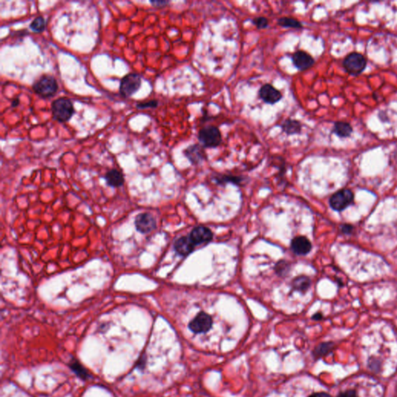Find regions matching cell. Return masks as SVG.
<instances>
[{"mask_svg":"<svg viewBox=\"0 0 397 397\" xmlns=\"http://www.w3.org/2000/svg\"><path fill=\"white\" fill-rule=\"evenodd\" d=\"M33 90L43 99H49L55 96L58 90L56 79L52 75H44L33 84Z\"/></svg>","mask_w":397,"mask_h":397,"instance_id":"cell-1","label":"cell"},{"mask_svg":"<svg viewBox=\"0 0 397 397\" xmlns=\"http://www.w3.org/2000/svg\"><path fill=\"white\" fill-rule=\"evenodd\" d=\"M51 112L55 120L59 123H66L75 113L73 103L67 98H58L51 104Z\"/></svg>","mask_w":397,"mask_h":397,"instance_id":"cell-2","label":"cell"},{"mask_svg":"<svg viewBox=\"0 0 397 397\" xmlns=\"http://www.w3.org/2000/svg\"><path fill=\"white\" fill-rule=\"evenodd\" d=\"M198 142L205 148H217L222 144L223 138L219 128L216 126L208 125L199 130Z\"/></svg>","mask_w":397,"mask_h":397,"instance_id":"cell-3","label":"cell"},{"mask_svg":"<svg viewBox=\"0 0 397 397\" xmlns=\"http://www.w3.org/2000/svg\"><path fill=\"white\" fill-rule=\"evenodd\" d=\"M141 76L137 73L126 75L120 81V94L124 98H130L141 88Z\"/></svg>","mask_w":397,"mask_h":397,"instance_id":"cell-4","label":"cell"},{"mask_svg":"<svg viewBox=\"0 0 397 397\" xmlns=\"http://www.w3.org/2000/svg\"><path fill=\"white\" fill-rule=\"evenodd\" d=\"M343 66L351 75H359L365 70L366 60L361 54L352 53L346 57L343 62Z\"/></svg>","mask_w":397,"mask_h":397,"instance_id":"cell-5","label":"cell"},{"mask_svg":"<svg viewBox=\"0 0 397 397\" xmlns=\"http://www.w3.org/2000/svg\"><path fill=\"white\" fill-rule=\"evenodd\" d=\"M353 198L354 195L350 189H341L331 197L330 206L333 210L341 211L353 203Z\"/></svg>","mask_w":397,"mask_h":397,"instance_id":"cell-6","label":"cell"},{"mask_svg":"<svg viewBox=\"0 0 397 397\" xmlns=\"http://www.w3.org/2000/svg\"><path fill=\"white\" fill-rule=\"evenodd\" d=\"M213 326V319L210 315L202 312L189 323V330L195 333H205L208 332Z\"/></svg>","mask_w":397,"mask_h":397,"instance_id":"cell-7","label":"cell"},{"mask_svg":"<svg viewBox=\"0 0 397 397\" xmlns=\"http://www.w3.org/2000/svg\"><path fill=\"white\" fill-rule=\"evenodd\" d=\"M259 96L265 103L268 105H274L279 103L283 98V94L272 85H263L259 91Z\"/></svg>","mask_w":397,"mask_h":397,"instance_id":"cell-8","label":"cell"},{"mask_svg":"<svg viewBox=\"0 0 397 397\" xmlns=\"http://www.w3.org/2000/svg\"><path fill=\"white\" fill-rule=\"evenodd\" d=\"M183 154L193 165H198L207 158L205 148L199 143L188 146L184 150Z\"/></svg>","mask_w":397,"mask_h":397,"instance_id":"cell-9","label":"cell"},{"mask_svg":"<svg viewBox=\"0 0 397 397\" xmlns=\"http://www.w3.org/2000/svg\"><path fill=\"white\" fill-rule=\"evenodd\" d=\"M135 227L141 234H148L156 228V221L152 214L143 213L135 218Z\"/></svg>","mask_w":397,"mask_h":397,"instance_id":"cell-10","label":"cell"},{"mask_svg":"<svg viewBox=\"0 0 397 397\" xmlns=\"http://www.w3.org/2000/svg\"><path fill=\"white\" fill-rule=\"evenodd\" d=\"M291 59L297 70L301 71L309 69L315 63L313 57L304 51H296L292 54Z\"/></svg>","mask_w":397,"mask_h":397,"instance_id":"cell-11","label":"cell"},{"mask_svg":"<svg viewBox=\"0 0 397 397\" xmlns=\"http://www.w3.org/2000/svg\"><path fill=\"white\" fill-rule=\"evenodd\" d=\"M189 238L196 245L210 242L213 238V233L207 227H197L193 229Z\"/></svg>","mask_w":397,"mask_h":397,"instance_id":"cell-12","label":"cell"},{"mask_svg":"<svg viewBox=\"0 0 397 397\" xmlns=\"http://www.w3.org/2000/svg\"><path fill=\"white\" fill-rule=\"evenodd\" d=\"M291 247L292 251L296 255H304L309 253L312 248V245L308 238L300 236L292 240Z\"/></svg>","mask_w":397,"mask_h":397,"instance_id":"cell-13","label":"cell"},{"mask_svg":"<svg viewBox=\"0 0 397 397\" xmlns=\"http://www.w3.org/2000/svg\"><path fill=\"white\" fill-rule=\"evenodd\" d=\"M282 132L288 136L298 135L302 133L303 125L299 120L287 118L282 123Z\"/></svg>","mask_w":397,"mask_h":397,"instance_id":"cell-14","label":"cell"},{"mask_svg":"<svg viewBox=\"0 0 397 397\" xmlns=\"http://www.w3.org/2000/svg\"><path fill=\"white\" fill-rule=\"evenodd\" d=\"M194 243L192 242L190 238L187 237H182L176 242L175 243V250L176 251L178 255L182 256H186L189 255L193 251L194 248Z\"/></svg>","mask_w":397,"mask_h":397,"instance_id":"cell-15","label":"cell"},{"mask_svg":"<svg viewBox=\"0 0 397 397\" xmlns=\"http://www.w3.org/2000/svg\"><path fill=\"white\" fill-rule=\"evenodd\" d=\"M108 186L111 187H120L124 185V178L121 172L117 169H111L106 173L104 177Z\"/></svg>","mask_w":397,"mask_h":397,"instance_id":"cell-16","label":"cell"},{"mask_svg":"<svg viewBox=\"0 0 397 397\" xmlns=\"http://www.w3.org/2000/svg\"><path fill=\"white\" fill-rule=\"evenodd\" d=\"M68 367H69L71 371L73 372L75 375H77L82 380H87V379H88V378L91 377V375H89V373L87 371V369H86L77 359H75V358L71 360V362L68 363Z\"/></svg>","mask_w":397,"mask_h":397,"instance_id":"cell-17","label":"cell"},{"mask_svg":"<svg viewBox=\"0 0 397 397\" xmlns=\"http://www.w3.org/2000/svg\"><path fill=\"white\" fill-rule=\"evenodd\" d=\"M353 131L352 126L345 122H336L333 125V133L341 137H349L353 133Z\"/></svg>","mask_w":397,"mask_h":397,"instance_id":"cell-18","label":"cell"},{"mask_svg":"<svg viewBox=\"0 0 397 397\" xmlns=\"http://www.w3.org/2000/svg\"><path fill=\"white\" fill-rule=\"evenodd\" d=\"M277 23L284 28L303 29L304 27L300 21L292 17H281L278 20Z\"/></svg>","mask_w":397,"mask_h":397,"instance_id":"cell-19","label":"cell"},{"mask_svg":"<svg viewBox=\"0 0 397 397\" xmlns=\"http://www.w3.org/2000/svg\"><path fill=\"white\" fill-rule=\"evenodd\" d=\"M214 180L219 184L227 183V182H232L234 184L242 183L244 178L242 176H228V175H218L214 177Z\"/></svg>","mask_w":397,"mask_h":397,"instance_id":"cell-20","label":"cell"},{"mask_svg":"<svg viewBox=\"0 0 397 397\" xmlns=\"http://www.w3.org/2000/svg\"><path fill=\"white\" fill-rule=\"evenodd\" d=\"M310 286V280L305 276L296 278L293 282V288L296 290L305 291Z\"/></svg>","mask_w":397,"mask_h":397,"instance_id":"cell-21","label":"cell"},{"mask_svg":"<svg viewBox=\"0 0 397 397\" xmlns=\"http://www.w3.org/2000/svg\"><path fill=\"white\" fill-rule=\"evenodd\" d=\"M333 343H322V344H320V345H319L316 348L314 352H313V354H314L315 356H317V357H322V356L325 355V354L330 353L331 351L333 349Z\"/></svg>","mask_w":397,"mask_h":397,"instance_id":"cell-22","label":"cell"},{"mask_svg":"<svg viewBox=\"0 0 397 397\" xmlns=\"http://www.w3.org/2000/svg\"><path fill=\"white\" fill-rule=\"evenodd\" d=\"M46 22L44 18L42 16L36 17L35 19L30 23V27L35 33H42L45 30Z\"/></svg>","mask_w":397,"mask_h":397,"instance_id":"cell-23","label":"cell"},{"mask_svg":"<svg viewBox=\"0 0 397 397\" xmlns=\"http://www.w3.org/2000/svg\"><path fill=\"white\" fill-rule=\"evenodd\" d=\"M251 22L256 26L259 30H264L268 28L269 26L268 20L265 17H256L251 20Z\"/></svg>","mask_w":397,"mask_h":397,"instance_id":"cell-24","label":"cell"},{"mask_svg":"<svg viewBox=\"0 0 397 397\" xmlns=\"http://www.w3.org/2000/svg\"><path fill=\"white\" fill-rule=\"evenodd\" d=\"M158 101L156 99H152L150 101L141 102L137 103L136 107L138 110L154 109L158 106Z\"/></svg>","mask_w":397,"mask_h":397,"instance_id":"cell-25","label":"cell"},{"mask_svg":"<svg viewBox=\"0 0 397 397\" xmlns=\"http://www.w3.org/2000/svg\"><path fill=\"white\" fill-rule=\"evenodd\" d=\"M150 3L154 7H165L170 2L169 1H151Z\"/></svg>","mask_w":397,"mask_h":397,"instance_id":"cell-26","label":"cell"},{"mask_svg":"<svg viewBox=\"0 0 397 397\" xmlns=\"http://www.w3.org/2000/svg\"><path fill=\"white\" fill-rule=\"evenodd\" d=\"M337 397H357L355 391L354 390H349V391L343 392L341 393Z\"/></svg>","mask_w":397,"mask_h":397,"instance_id":"cell-27","label":"cell"},{"mask_svg":"<svg viewBox=\"0 0 397 397\" xmlns=\"http://www.w3.org/2000/svg\"><path fill=\"white\" fill-rule=\"evenodd\" d=\"M341 231L344 234H350L353 232V227L352 225L345 224L341 226Z\"/></svg>","mask_w":397,"mask_h":397,"instance_id":"cell-28","label":"cell"},{"mask_svg":"<svg viewBox=\"0 0 397 397\" xmlns=\"http://www.w3.org/2000/svg\"><path fill=\"white\" fill-rule=\"evenodd\" d=\"M309 397H331L329 394L326 393H317V394H313L309 396Z\"/></svg>","mask_w":397,"mask_h":397,"instance_id":"cell-29","label":"cell"},{"mask_svg":"<svg viewBox=\"0 0 397 397\" xmlns=\"http://www.w3.org/2000/svg\"><path fill=\"white\" fill-rule=\"evenodd\" d=\"M212 119L213 118L209 116L208 113H206V112H203V115H202V122L209 121V120H212Z\"/></svg>","mask_w":397,"mask_h":397,"instance_id":"cell-30","label":"cell"},{"mask_svg":"<svg viewBox=\"0 0 397 397\" xmlns=\"http://www.w3.org/2000/svg\"><path fill=\"white\" fill-rule=\"evenodd\" d=\"M323 318V316L321 313H316V314L313 315V319L315 320H320Z\"/></svg>","mask_w":397,"mask_h":397,"instance_id":"cell-31","label":"cell"},{"mask_svg":"<svg viewBox=\"0 0 397 397\" xmlns=\"http://www.w3.org/2000/svg\"><path fill=\"white\" fill-rule=\"evenodd\" d=\"M20 100L18 99H16L13 100V103H12V107H17L19 106Z\"/></svg>","mask_w":397,"mask_h":397,"instance_id":"cell-32","label":"cell"}]
</instances>
